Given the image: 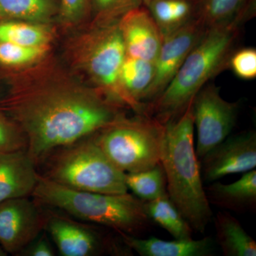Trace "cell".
<instances>
[{
	"instance_id": "obj_1",
	"label": "cell",
	"mask_w": 256,
	"mask_h": 256,
	"mask_svg": "<svg viewBox=\"0 0 256 256\" xmlns=\"http://www.w3.org/2000/svg\"><path fill=\"white\" fill-rule=\"evenodd\" d=\"M28 141L35 164L69 144L99 132L120 118L114 108L88 92H55L0 102Z\"/></svg>"
},
{
	"instance_id": "obj_2",
	"label": "cell",
	"mask_w": 256,
	"mask_h": 256,
	"mask_svg": "<svg viewBox=\"0 0 256 256\" xmlns=\"http://www.w3.org/2000/svg\"><path fill=\"white\" fill-rule=\"evenodd\" d=\"M256 13V0L228 22L206 28L169 85L146 106V112L163 124L184 112L207 82L228 66L242 26Z\"/></svg>"
},
{
	"instance_id": "obj_3",
	"label": "cell",
	"mask_w": 256,
	"mask_h": 256,
	"mask_svg": "<svg viewBox=\"0 0 256 256\" xmlns=\"http://www.w3.org/2000/svg\"><path fill=\"white\" fill-rule=\"evenodd\" d=\"M164 127L160 164L166 176V193L193 232L204 234L213 213L195 152L192 102Z\"/></svg>"
},
{
	"instance_id": "obj_4",
	"label": "cell",
	"mask_w": 256,
	"mask_h": 256,
	"mask_svg": "<svg viewBox=\"0 0 256 256\" xmlns=\"http://www.w3.org/2000/svg\"><path fill=\"white\" fill-rule=\"evenodd\" d=\"M32 195L46 206L60 208L80 220L110 227L120 234L137 236L151 220L144 202L126 194L97 193L73 190L38 176Z\"/></svg>"
},
{
	"instance_id": "obj_5",
	"label": "cell",
	"mask_w": 256,
	"mask_h": 256,
	"mask_svg": "<svg viewBox=\"0 0 256 256\" xmlns=\"http://www.w3.org/2000/svg\"><path fill=\"white\" fill-rule=\"evenodd\" d=\"M50 160L46 178L78 191L127 193L126 173L109 160L94 140H80L58 149Z\"/></svg>"
},
{
	"instance_id": "obj_6",
	"label": "cell",
	"mask_w": 256,
	"mask_h": 256,
	"mask_svg": "<svg viewBox=\"0 0 256 256\" xmlns=\"http://www.w3.org/2000/svg\"><path fill=\"white\" fill-rule=\"evenodd\" d=\"M164 124L150 114L119 118L100 131L96 142L124 172L151 169L160 162Z\"/></svg>"
},
{
	"instance_id": "obj_7",
	"label": "cell",
	"mask_w": 256,
	"mask_h": 256,
	"mask_svg": "<svg viewBox=\"0 0 256 256\" xmlns=\"http://www.w3.org/2000/svg\"><path fill=\"white\" fill-rule=\"evenodd\" d=\"M198 161L230 136L236 124L238 102L224 100L214 84L205 85L192 100Z\"/></svg>"
},
{
	"instance_id": "obj_8",
	"label": "cell",
	"mask_w": 256,
	"mask_h": 256,
	"mask_svg": "<svg viewBox=\"0 0 256 256\" xmlns=\"http://www.w3.org/2000/svg\"><path fill=\"white\" fill-rule=\"evenodd\" d=\"M206 28L198 14L188 23L162 36L156 62L154 75L142 99L148 106L169 85Z\"/></svg>"
},
{
	"instance_id": "obj_9",
	"label": "cell",
	"mask_w": 256,
	"mask_h": 256,
	"mask_svg": "<svg viewBox=\"0 0 256 256\" xmlns=\"http://www.w3.org/2000/svg\"><path fill=\"white\" fill-rule=\"evenodd\" d=\"M203 182L227 175L244 174L256 168V133L245 131L229 136L200 161Z\"/></svg>"
},
{
	"instance_id": "obj_10",
	"label": "cell",
	"mask_w": 256,
	"mask_h": 256,
	"mask_svg": "<svg viewBox=\"0 0 256 256\" xmlns=\"http://www.w3.org/2000/svg\"><path fill=\"white\" fill-rule=\"evenodd\" d=\"M94 42L88 56L89 72L102 88L128 105L120 84L126 50L119 26L104 28L98 34Z\"/></svg>"
},
{
	"instance_id": "obj_11",
	"label": "cell",
	"mask_w": 256,
	"mask_h": 256,
	"mask_svg": "<svg viewBox=\"0 0 256 256\" xmlns=\"http://www.w3.org/2000/svg\"><path fill=\"white\" fill-rule=\"evenodd\" d=\"M44 223L33 202L26 197L0 202V245L8 254H20L41 232Z\"/></svg>"
},
{
	"instance_id": "obj_12",
	"label": "cell",
	"mask_w": 256,
	"mask_h": 256,
	"mask_svg": "<svg viewBox=\"0 0 256 256\" xmlns=\"http://www.w3.org/2000/svg\"><path fill=\"white\" fill-rule=\"evenodd\" d=\"M126 55L156 62L162 36L158 24L146 6H138L124 15L119 25Z\"/></svg>"
},
{
	"instance_id": "obj_13",
	"label": "cell",
	"mask_w": 256,
	"mask_h": 256,
	"mask_svg": "<svg viewBox=\"0 0 256 256\" xmlns=\"http://www.w3.org/2000/svg\"><path fill=\"white\" fill-rule=\"evenodd\" d=\"M26 150L0 152V202L32 194L38 176Z\"/></svg>"
},
{
	"instance_id": "obj_14",
	"label": "cell",
	"mask_w": 256,
	"mask_h": 256,
	"mask_svg": "<svg viewBox=\"0 0 256 256\" xmlns=\"http://www.w3.org/2000/svg\"><path fill=\"white\" fill-rule=\"evenodd\" d=\"M124 244L141 256H213L215 242L210 237L194 240H164L151 237L140 238L120 233Z\"/></svg>"
},
{
	"instance_id": "obj_15",
	"label": "cell",
	"mask_w": 256,
	"mask_h": 256,
	"mask_svg": "<svg viewBox=\"0 0 256 256\" xmlns=\"http://www.w3.org/2000/svg\"><path fill=\"white\" fill-rule=\"evenodd\" d=\"M46 225L62 256H92L102 250L100 237L86 227L60 217H52Z\"/></svg>"
},
{
	"instance_id": "obj_16",
	"label": "cell",
	"mask_w": 256,
	"mask_h": 256,
	"mask_svg": "<svg viewBox=\"0 0 256 256\" xmlns=\"http://www.w3.org/2000/svg\"><path fill=\"white\" fill-rule=\"evenodd\" d=\"M208 202L224 210L237 213L254 210L256 206V171L244 173L233 183L214 182L204 188Z\"/></svg>"
},
{
	"instance_id": "obj_17",
	"label": "cell",
	"mask_w": 256,
	"mask_h": 256,
	"mask_svg": "<svg viewBox=\"0 0 256 256\" xmlns=\"http://www.w3.org/2000/svg\"><path fill=\"white\" fill-rule=\"evenodd\" d=\"M154 75V62L126 55L120 73V84L128 105L139 114H146V106L142 104V99Z\"/></svg>"
},
{
	"instance_id": "obj_18",
	"label": "cell",
	"mask_w": 256,
	"mask_h": 256,
	"mask_svg": "<svg viewBox=\"0 0 256 256\" xmlns=\"http://www.w3.org/2000/svg\"><path fill=\"white\" fill-rule=\"evenodd\" d=\"M216 242L225 256H256V242L236 218L227 212L213 217Z\"/></svg>"
},
{
	"instance_id": "obj_19",
	"label": "cell",
	"mask_w": 256,
	"mask_h": 256,
	"mask_svg": "<svg viewBox=\"0 0 256 256\" xmlns=\"http://www.w3.org/2000/svg\"><path fill=\"white\" fill-rule=\"evenodd\" d=\"M201 0H146V9L160 32L162 36L174 31L198 14Z\"/></svg>"
},
{
	"instance_id": "obj_20",
	"label": "cell",
	"mask_w": 256,
	"mask_h": 256,
	"mask_svg": "<svg viewBox=\"0 0 256 256\" xmlns=\"http://www.w3.org/2000/svg\"><path fill=\"white\" fill-rule=\"evenodd\" d=\"M144 210L151 222L164 228L174 239H191L193 230L168 194L152 201L144 202Z\"/></svg>"
},
{
	"instance_id": "obj_21",
	"label": "cell",
	"mask_w": 256,
	"mask_h": 256,
	"mask_svg": "<svg viewBox=\"0 0 256 256\" xmlns=\"http://www.w3.org/2000/svg\"><path fill=\"white\" fill-rule=\"evenodd\" d=\"M128 190L143 202H150L166 193V180L160 162L151 169L128 173L126 176Z\"/></svg>"
},
{
	"instance_id": "obj_22",
	"label": "cell",
	"mask_w": 256,
	"mask_h": 256,
	"mask_svg": "<svg viewBox=\"0 0 256 256\" xmlns=\"http://www.w3.org/2000/svg\"><path fill=\"white\" fill-rule=\"evenodd\" d=\"M52 12V0H0V18L42 21Z\"/></svg>"
},
{
	"instance_id": "obj_23",
	"label": "cell",
	"mask_w": 256,
	"mask_h": 256,
	"mask_svg": "<svg viewBox=\"0 0 256 256\" xmlns=\"http://www.w3.org/2000/svg\"><path fill=\"white\" fill-rule=\"evenodd\" d=\"M250 0H201L198 16L206 28L232 21Z\"/></svg>"
},
{
	"instance_id": "obj_24",
	"label": "cell",
	"mask_w": 256,
	"mask_h": 256,
	"mask_svg": "<svg viewBox=\"0 0 256 256\" xmlns=\"http://www.w3.org/2000/svg\"><path fill=\"white\" fill-rule=\"evenodd\" d=\"M48 40L46 30L36 25L13 21L0 22V42L25 46H44Z\"/></svg>"
},
{
	"instance_id": "obj_25",
	"label": "cell",
	"mask_w": 256,
	"mask_h": 256,
	"mask_svg": "<svg viewBox=\"0 0 256 256\" xmlns=\"http://www.w3.org/2000/svg\"><path fill=\"white\" fill-rule=\"evenodd\" d=\"M44 47L25 46L0 42V64L5 66H16L30 63L44 54Z\"/></svg>"
},
{
	"instance_id": "obj_26",
	"label": "cell",
	"mask_w": 256,
	"mask_h": 256,
	"mask_svg": "<svg viewBox=\"0 0 256 256\" xmlns=\"http://www.w3.org/2000/svg\"><path fill=\"white\" fill-rule=\"evenodd\" d=\"M26 146L28 141L22 130L0 110V152L26 150Z\"/></svg>"
},
{
	"instance_id": "obj_27",
	"label": "cell",
	"mask_w": 256,
	"mask_h": 256,
	"mask_svg": "<svg viewBox=\"0 0 256 256\" xmlns=\"http://www.w3.org/2000/svg\"><path fill=\"white\" fill-rule=\"evenodd\" d=\"M228 66L236 76L245 80L256 77V50L244 48L232 53L229 58Z\"/></svg>"
},
{
	"instance_id": "obj_28",
	"label": "cell",
	"mask_w": 256,
	"mask_h": 256,
	"mask_svg": "<svg viewBox=\"0 0 256 256\" xmlns=\"http://www.w3.org/2000/svg\"><path fill=\"white\" fill-rule=\"evenodd\" d=\"M92 2L98 12L105 18L124 15L130 10L142 4V0H92Z\"/></svg>"
},
{
	"instance_id": "obj_29",
	"label": "cell",
	"mask_w": 256,
	"mask_h": 256,
	"mask_svg": "<svg viewBox=\"0 0 256 256\" xmlns=\"http://www.w3.org/2000/svg\"><path fill=\"white\" fill-rule=\"evenodd\" d=\"M24 256H54L53 248L44 236L40 235L22 252Z\"/></svg>"
},
{
	"instance_id": "obj_30",
	"label": "cell",
	"mask_w": 256,
	"mask_h": 256,
	"mask_svg": "<svg viewBox=\"0 0 256 256\" xmlns=\"http://www.w3.org/2000/svg\"><path fill=\"white\" fill-rule=\"evenodd\" d=\"M87 0H62V13L69 21L80 18L86 6Z\"/></svg>"
},
{
	"instance_id": "obj_31",
	"label": "cell",
	"mask_w": 256,
	"mask_h": 256,
	"mask_svg": "<svg viewBox=\"0 0 256 256\" xmlns=\"http://www.w3.org/2000/svg\"><path fill=\"white\" fill-rule=\"evenodd\" d=\"M8 255V252H5L3 248L0 245V256H5Z\"/></svg>"
},
{
	"instance_id": "obj_32",
	"label": "cell",
	"mask_w": 256,
	"mask_h": 256,
	"mask_svg": "<svg viewBox=\"0 0 256 256\" xmlns=\"http://www.w3.org/2000/svg\"><path fill=\"white\" fill-rule=\"evenodd\" d=\"M146 1V0H142V2H144Z\"/></svg>"
}]
</instances>
